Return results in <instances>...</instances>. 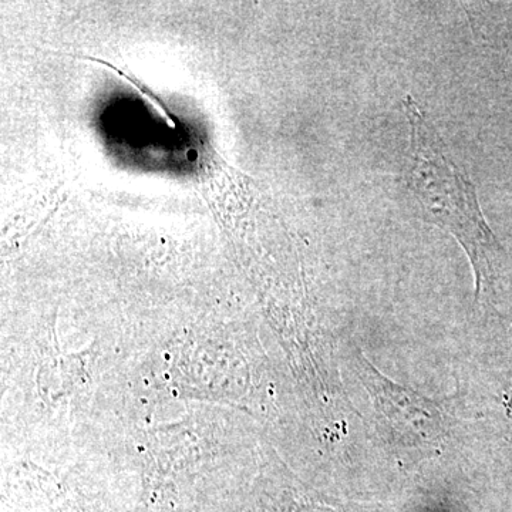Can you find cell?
Returning a JSON list of instances; mask_svg holds the SVG:
<instances>
[{"instance_id": "7a4b0ae2", "label": "cell", "mask_w": 512, "mask_h": 512, "mask_svg": "<svg viewBox=\"0 0 512 512\" xmlns=\"http://www.w3.org/2000/svg\"><path fill=\"white\" fill-rule=\"evenodd\" d=\"M356 366L357 375L394 439L417 447L431 446L446 436L453 419L448 403L434 402L392 382L362 352L357 355Z\"/></svg>"}, {"instance_id": "6da1fadb", "label": "cell", "mask_w": 512, "mask_h": 512, "mask_svg": "<svg viewBox=\"0 0 512 512\" xmlns=\"http://www.w3.org/2000/svg\"><path fill=\"white\" fill-rule=\"evenodd\" d=\"M410 126V144L402 180L427 224L436 225L457 239L476 274L477 296L493 292L507 254L488 227L476 187L466 171L448 153L443 138L412 96L404 97Z\"/></svg>"}, {"instance_id": "3957f363", "label": "cell", "mask_w": 512, "mask_h": 512, "mask_svg": "<svg viewBox=\"0 0 512 512\" xmlns=\"http://www.w3.org/2000/svg\"><path fill=\"white\" fill-rule=\"evenodd\" d=\"M508 409H510V412L512 413V393H511L510 400H508Z\"/></svg>"}]
</instances>
